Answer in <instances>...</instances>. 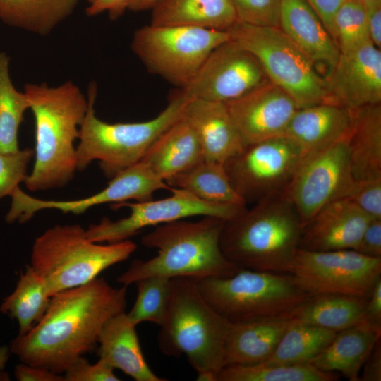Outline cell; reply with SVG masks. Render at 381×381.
I'll use <instances>...</instances> for the list:
<instances>
[{
    "label": "cell",
    "mask_w": 381,
    "mask_h": 381,
    "mask_svg": "<svg viewBox=\"0 0 381 381\" xmlns=\"http://www.w3.org/2000/svg\"><path fill=\"white\" fill-rule=\"evenodd\" d=\"M126 306V286H112L103 278L61 291L40 320L12 341L11 351L23 363L64 373L95 348L104 324Z\"/></svg>",
    "instance_id": "obj_1"
},
{
    "label": "cell",
    "mask_w": 381,
    "mask_h": 381,
    "mask_svg": "<svg viewBox=\"0 0 381 381\" xmlns=\"http://www.w3.org/2000/svg\"><path fill=\"white\" fill-rule=\"evenodd\" d=\"M35 119V162L24 183L30 191L60 188L77 169L76 147L80 126L88 102L71 81L58 87L27 84L25 92Z\"/></svg>",
    "instance_id": "obj_2"
},
{
    "label": "cell",
    "mask_w": 381,
    "mask_h": 381,
    "mask_svg": "<svg viewBox=\"0 0 381 381\" xmlns=\"http://www.w3.org/2000/svg\"><path fill=\"white\" fill-rule=\"evenodd\" d=\"M225 222L206 216L196 222L181 219L158 225L141 238L157 255L133 261L117 282L127 286L151 277L198 280L234 274L241 268L226 258L220 246Z\"/></svg>",
    "instance_id": "obj_3"
},
{
    "label": "cell",
    "mask_w": 381,
    "mask_h": 381,
    "mask_svg": "<svg viewBox=\"0 0 381 381\" xmlns=\"http://www.w3.org/2000/svg\"><path fill=\"white\" fill-rule=\"evenodd\" d=\"M303 225L286 193L262 200L226 221L220 238L226 258L240 268L290 274Z\"/></svg>",
    "instance_id": "obj_4"
},
{
    "label": "cell",
    "mask_w": 381,
    "mask_h": 381,
    "mask_svg": "<svg viewBox=\"0 0 381 381\" xmlns=\"http://www.w3.org/2000/svg\"><path fill=\"white\" fill-rule=\"evenodd\" d=\"M230 321L204 298L194 280L172 279V294L157 341L167 356L185 355L198 373L218 374L225 366Z\"/></svg>",
    "instance_id": "obj_5"
},
{
    "label": "cell",
    "mask_w": 381,
    "mask_h": 381,
    "mask_svg": "<svg viewBox=\"0 0 381 381\" xmlns=\"http://www.w3.org/2000/svg\"><path fill=\"white\" fill-rule=\"evenodd\" d=\"M97 89L96 84L91 83L87 109L80 126L76 147L77 169L83 170L97 160L104 174L110 179L142 161L155 141L183 116L188 100L181 89L171 95L167 107L152 119L109 123L95 115Z\"/></svg>",
    "instance_id": "obj_6"
},
{
    "label": "cell",
    "mask_w": 381,
    "mask_h": 381,
    "mask_svg": "<svg viewBox=\"0 0 381 381\" xmlns=\"http://www.w3.org/2000/svg\"><path fill=\"white\" fill-rule=\"evenodd\" d=\"M129 239L107 244L89 240L78 224L55 225L35 238L30 266L51 296L85 284L136 250Z\"/></svg>",
    "instance_id": "obj_7"
},
{
    "label": "cell",
    "mask_w": 381,
    "mask_h": 381,
    "mask_svg": "<svg viewBox=\"0 0 381 381\" xmlns=\"http://www.w3.org/2000/svg\"><path fill=\"white\" fill-rule=\"evenodd\" d=\"M194 281L207 303L233 322L286 316L311 296L291 274L241 268Z\"/></svg>",
    "instance_id": "obj_8"
},
{
    "label": "cell",
    "mask_w": 381,
    "mask_h": 381,
    "mask_svg": "<svg viewBox=\"0 0 381 381\" xmlns=\"http://www.w3.org/2000/svg\"><path fill=\"white\" fill-rule=\"evenodd\" d=\"M228 31L231 40L257 58L270 82L287 93L298 109L337 104L325 78L279 27L238 22Z\"/></svg>",
    "instance_id": "obj_9"
},
{
    "label": "cell",
    "mask_w": 381,
    "mask_h": 381,
    "mask_svg": "<svg viewBox=\"0 0 381 381\" xmlns=\"http://www.w3.org/2000/svg\"><path fill=\"white\" fill-rule=\"evenodd\" d=\"M230 39L229 31L150 24L134 32L131 49L150 73L183 89L210 54Z\"/></svg>",
    "instance_id": "obj_10"
},
{
    "label": "cell",
    "mask_w": 381,
    "mask_h": 381,
    "mask_svg": "<svg viewBox=\"0 0 381 381\" xmlns=\"http://www.w3.org/2000/svg\"><path fill=\"white\" fill-rule=\"evenodd\" d=\"M302 162L298 148L282 135L246 145L224 166L247 205L286 193Z\"/></svg>",
    "instance_id": "obj_11"
},
{
    "label": "cell",
    "mask_w": 381,
    "mask_h": 381,
    "mask_svg": "<svg viewBox=\"0 0 381 381\" xmlns=\"http://www.w3.org/2000/svg\"><path fill=\"white\" fill-rule=\"evenodd\" d=\"M169 190L171 195L161 200L112 204V208L128 207L129 215L116 221L103 218L99 223L90 225L85 230L87 238L96 243H116L128 239L145 227L191 217H215L228 221L248 207L245 205L207 202L181 188L171 187Z\"/></svg>",
    "instance_id": "obj_12"
},
{
    "label": "cell",
    "mask_w": 381,
    "mask_h": 381,
    "mask_svg": "<svg viewBox=\"0 0 381 381\" xmlns=\"http://www.w3.org/2000/svg\"><path fill=\"white\" fill-rule=\"evenodd\" d=\"M290 274L310 296L330 294L367 298L381 277V258L352 249L315 251L299 248Z\"/></svg>",
    "instance_id": "obj_13"
},
{
    "label": "cell",
    "mask_w": 381,
    "mask_h": 381,
    "mask_svg": "<svg viewBox=\"0 0 381 381\" xmlns=\"http://www.w3.org/2000/svg\"><path fill=\"white\" fill-rule=\"evenodd\" d=\"M347 135L305 159L286 193L303 226L325 206L349 198L353 191L356 181L350 168Z\"/></svg>",
    "instance_id": "obj_14"
},
{
    "label": "cell",
    "mask_w": 381,
    "mask_h": 381,
    "mask_svg": "<svg viewBox=\"0 0 381 381\" xmlns=\"http://www.w3.org/2000/svg\"><path fill=\"white\" fill-rule=\"evenodd\" d=\"M270 81L257 58L231 39L217 47L185 88L188 99L229 103Z\"/></svg>",
    "instance_id": "obj_15"
},
{
    "label": "cell",
    "mask_w": 381,
    "mask_h": 381,
    "mask_svg": "<svg viewBox=\"0 0 381 381\" xmlns=\"http://www.w3.org/2000/svg\"><path fill=\"white\" fill-rule=\"evenodd\" d=\"M170 188L147 164L140 161L115 175L102 190L81 199L64 201L41 200L29 195L18 187L11 195L12 201L6 220L9 223L15 221L25 222L36 212L46 209L79 214L102 204H114L130 200L138 202L150 200L155 192Z\"/></svg>",
    "instance_id": "obj_16"
},
{
    "label": "cell",
    "mask_w": 381,
    "mask_h": 381,
    "mask_svg": "<svg viewBox=\"0 0 381 381\" xmlns=\"http://www.w3.org/2000/svg\"><path fill=\"white\" fill-rule=\"evenodd\" d=\"M226 106L246 145L284 135L298 109L294 99L270 81Z\"/></svg>",
    "instance_id": "obj_17"
},
{
    "label": "cell",
    "mask_w": 381,
    "mask_h": 381,
    "mask_svg": "<svg viewBox=\"0 0 381 381\" xmlns=\"http://www.w3.org/2000/svg\"><path fill=\"white\" fill-rule=\"evenodd\" d=\"M334 100L349 110L381 103V51L371 42L340 53L325 76Z\"/></svg>",
    "instance_id": "obj_18"
},
{
    "label": "cell",
    "mask_w": 381,
    "mask_h": 381,
    "mask_svg": "<svg viewBox=\"0 0 381 381\" xmlns=\"http://www.w3.org/2000/svg\"><path fill=\"white\" fill-rule=\"evenodd\" d=\"M370 219L349 198L334 200L303 226L300 248L315 251L356 250Z\"/></svg>",
    "instance_id": "obj_19"
},
{
    "label": "cell",
    "mask_w": 381,
    "mask_h": 381,
    "mask_svg": "<svg viewBox=\"0 0 381 381\" xmlns=\"http://www.w3.org/2000/svg\"><path fill=\"white\" fill-rule=\"evenodd\" d=\"M351 123V111L332 103L298 109L284 134L301 152L303 162L344 138Z\"/></svg>",
    "instance_id": "obj_20"
},
{
    "label": "cell",
    "mask_w": 381,
    "mask_h": 381,
    "mask_svg": "<svg viewBox=\"0 0 381 381\" xmlns=\"http://www.w3.org/2000/svg\"><path fill=\"white\" fill-rule=\"evenodd\" d=\"M183 117L195 132L205 160L224 164L246 146L225 103L190 99Z\"/></svg>",
    "instance_id": "obj_21"
},
{
    "label": "cell",
    "mask_w": 381,
    "mask_h": 381,
    "mask_svg": "<svg viewBox=\"0 0 381 381\" xmlns=\"http://www.w3.org/2000/svg\"><path fill=\"white\" fill-rule=\"evenodd\" d=\"M279 27L315 66L322 64L329 73L336 65L339 49L306 0H281Z\"/></svg>",
    "instance_id": "obj_22"
},
{
    "label": "cell",
    "mask_w": 381,
    "mask_h": 381,
    "mask_svg": "<svg viewBox=\"0 0 381 381\" xmlns=\"http://www.w3.org/2000/svg\"><path fill=\"white\" fill-rule=\"evenodd\" d=\"M291 322L288 315L230 322L225 345V365L266 361Z\"/></svg>",
    "instance_id": "obj_23"
},
{
    "label": "cell",
    "mask_w": 381,
    "mask_h": 381,
    "mask_svg": "<svg viewBox=\"0 0 381 381\" xmlns=\"http://www.w3.org/2000/svg\"><path fill=\"white\" fill-rule=\"evenodd\" d=\"M135 325L126 312L119 313L103 326L99 335L97 354L114 369L122 370L136 381H165L147 363Z\"/></svg>",
    "instance_id": "obj_24"
},
{
    "label": "cell",
    "mask_w": 381,
    "mask_h": 381,
    "mask_svg": "<svg viewBox=\"0 0 381 381\" xmlns=\"http://www.w3.org/2000/svg\"><path fill=\"white\" fill-rule=\"evenodd\" d=\"M380 336V330L363 320L337 332L310 363L320 370L339 373L351 381H359L363 365Z\"/></svg>",
    "instance_id": "obj_25"
},
{
    "label": "cell",
    "mask_w": 381,
    "mask_h": 381,
    "mask_svg": "<svg viewBox=\"0 0 381 381\" xmlns=\"http://www.w3.org/2000/svg\"><path fill=\"white\" fill-rule=\"evenodd\" d=\"M349 159L356 181L381 178V103L351 110Z\"/></svg>",
    "instance_id": "obj_26"
},
{
    "label": "cell",
    "mask_w": 381,
    "mask_h": 381,
    "mask_svg": "<svg viewBox=\"0 0 381 381\" xmlns=\"http://www.w3.org/2000/svg\"><path fill=\"white\" fill-rule=\"evenodd\" d=\"M203 160L199 139L183 116L155 141L142 159L163 181Z\"/></svg>",
    "instance_id": "obj_27"
},
{
    "label": "cell",
    "mask_w": 381,
    "mask_h": 381,
    "mask_svg": "<svg viewBox=\"0 0 381 381\" xmlns=\"http://www.w3.org/2000/svg\"><path fill=\"white\" fill-rule=\"evenodd\" d=\"M150 24L228 31L238 22L231 0H157Z\"/></svg>",
    "instance_id": "obj_28"
},
{
    "label": "cell",
    "mask_w": 381,
    "mask_h": 381,
    "mask_svg": "<svg viewBox=\"0 0 381 381\" xmlns=\"http://www.w3.org/2000/svg\"><path fill=\"white\" fill-rule=\"evenodd\" d=\"M367 298L330 294L311 296L288 317L296 322L337 332L365 320Z\"/></svg>",
    "instance_id": "obj_29"
},
{
    "label": "cell",
    "mask_w": 381,
    "mask_h": 381,
    "mask_svg": "<svg viewBox=\"0 0 381 381\" xmlns=\"http://www.w3.org/2000/svg\"><path fill=\"white\" fill-rule=\"evenodd\" d=\"M79 0H0L6 23L45 35L68 17Z\"/></svg>",
    "instance_id": "obj_30"
},
{
    "label": "cell",
    "mask_w": 381,
    "mask_h": 381,
    "mask_svg": "<svg viewBox=\"0 0 381 381\" xmlns=\"http://www.w3.org/2000/svg\"><path fill=\"white\" fill-rule=\"evenodd\" d=\"M164 181L207 202L246 205L232 186L224 164L219 162L203 160Z\"/></svg>",
    "instance_id": "obj_31"
},
{
    "label": "cell",
    "mask_w": 381,
    "mask_h": 381,
    "mask_svg": "<svg viewBox=\"0 0 381 381\" xmlns=\"http://www.w3.org/2000/svg\"><path fill=\"white\" fill-rule=\"evenodd\" d=\"M51 297L42 278L27 265L14 291L2 302L0 310L17 321L18 335H23L42 318Z\"/></svg>",
    "instance_id": "obj_32"
},
{
    "label": "cell",
    "mask_w": 381,
    "mask_h": 381,
    "mask_svg": "<svg viewBox=\"0 0 381 381\" xmlns=\"http://www.w3.org/2000/svg\"><path fill=\"white\" fill-rule=\"evenodd\" d=\"M336 333L318 326L292 321L273 353L265 362L280 365L310 363Z\"/></svg>",
    "instance_id": "obj_33"
},
{
    "label": "cell",
    "mask_w": 381,
    "mask_h": 381,
    "mask_svg": "<svg viewBox=\"0 0 381 381\" xmlns=\"http://www.w3.org/2000/svg\"><path fill=\"white\" fill-rule=\"evenodd\" d=\"M337 378L336 373L320 370L311 363L227 365L217 374V381H333Z\"/></svg>",
    "instance_id": "obj_34"
},
{
    "label": "cell",
    "mask_w": 381,
    "mask_h": 381,
    "mask_svg": "<svg viewBox=\"0 0 381 381\" xmlns=\"http://www.w3.org/2000/svg\"><path fill=\"white\" fill-rule=\"evenodd\" d=\"M9 59L0 52V152L18 151V133L23 115L29 109L24 92L13 85L9 75Z\"/></svg>",
    "instance_id": "obj_35"
},
{
    "label": "cell",
    "mask_w": 381,
    "mask_h": 381,
    "mask_svg": "<svg viewBox=\"0 0 381 381\" xmlns=\"http://www.w3.org/2000/svg\"><path fill=\"white\" fill-rule=\"evenodd\" d=\"M135 302L127 315L137 325L149 322L162 324L172 294V279L151 277L138 281Z\"/></svg>",
    "instance_id": "obj_36"
},
{
    "label": "cell",
    "mask_w": 381,
    "mask_h": 381,
    "mask_svg": "<svg viewBox=\"0 0 381 381\" xmlns=\"http://www.w3.org/2000/svg\"><path fill=\"white\" fill-rule=\"evenodd\" d=\"M333 38L340 53L353 51L371 42L368 31V8L344 0L333 18Z\"/></svg>",
    "instance_id": "obj_37"
},
{
    "label": "cell",
    "mask_w": 381,
    "mask_h": 381,
    "mask_svg": "<svg viewBox=\"0 0 381 381\" xmlns=\"http://www.w3.org/2000/svg\"><path fill=\"white\" fill-rule=\"evenodd\" d=\"M34 150L26 148L16 152H0V200L10 195L24 183L28 164L34 157Z\"/></svg>",
    "instance_id": "obj_38"
},
{
    "label": "cell",
    "mask_w": 381,
    "mask_h": 381,
    "mask_svg": "<svg viewBox=\"0 0 381 381\" xmlns=\"http://www.w3.org/2000/svg\"><path fill=\"white\" fill-rule=\"evenodd\" d=\"M238 22L257 26H279L281 0H231Z\"/></svg>",
    "instance_id": "obj_39"
},
{
    "label": "cell",
    "mask_w": 381,
    "mask_h": 381,
    "mask_svg": "<svg viewBox=\"0 0 381 381\" xmlns=\"http://www.w3.org/2000/svg\"><path fill=\"white\" fill-rule=\"evenodd\" d=\"M114 368L99 359L91 364L83 356L75 361L64 373L65 381H118Z\"/></svg>",
    "instance_id": "obj_40"
},
{
    "label": "cell",
    "mask_w": 381,
    "mask_h": 381,
    "mask_svg": "<svg viewBox=\"0 0 381 381\" xmlns=\"http://www.w3.org/2000/svg\"><path fill=\"white\" fill-rule=\"evenodd\" d=\"M349 198L370 218L381 219V178L356 181Z\"/></svg>",
    "instance_id": "obj_41"
},
{
    "label": "cell",
    "mask_w": 381,
    "mask_h": 381,
    "mask_svg": "<svg viewBox=\"0 0 381 381\" xmlns=\"http://www.w3.org/2000/svg\"><path fill=\"white\" fill-rule=\"evenodd\" d=\"M355 250L368 257L381 258V219H370Z\"/></svg>",
    "instance_id": "obj_42"
},
{
    "label": "cell",
    "mask_w": 381,
    "mask_h": 381,
    "mask_svg": "<svg viewBox=\"0 0 381 381\" xmlns=\"http://www.w3.org/2000/svg\"><path fill=\"white\" fill-rule=\"evenodd\" d=\"M14 374L16 378L20 381H64V376L61 374L23 362L16 366Z\"/></svg>",
    "instance_id": "obj_43"
},
{
    "label": "cell",
    "mask_w": 381,
    "mask_h": 381,
    "mask_svg": "<svg viewBox=\"0 0 381 381\" xmlns=\"http://www.w3.org/2000/svg\"><path fill=\"white\" fill-rule=\"evenodd\" d=\"M365 320L381 331V277L376 280L367 298Z\"/></svg>",
    "instance_id": "obj_44"
},
{
    "label": "cell",
    "mask_w": 381,
    "mask_h": 381,
    "mask_svg": "<svg viewBox=\"0 0 381 381\" xmlns=\"http://www.w3.org/2000/svg\"><path fill=\"white\" fill-rule=\"evenodd\" d=\"M129 0H88L87 16H93L107 11L111 19L121 16L128 8Z\"/></svg>",
    "instance_id": "obj_45"
},
{
    "label": "cell",
    "mask_w": 381,
    "mask_h": 381,
    "mask_svg": "<svg viewBox=\"0 0 381 381\" xmlns=\"http://www.w3.org/2000/svg\"><path fill=\"white\" fill-rule=\"evenodd\" d=\"M332 36L334 16L344 0H306ZM334 39V38H333Z\"/></svg>",
    "instance_id": "obj_46"
},
{
    "label": "cell",
    "mask_w": 381,
    "mask_h": 381,
    "mask_svg": "<svg viewBox=\"0 0 381 381\" xmlns=\"http://www.w3.org/2000/svg\"><path fill=\"white\" fill-rule=\"evenodd\" d=\"M361 381L381 380V343L380 338L373 346L370 355L363 365Z\"/></svg>",
    "instance_id": "obj_47"
},
{
    "label": "cell",
    "mask_w": 381,
    "mask_h": 381,
    "mask_svg": "<svg viewBox=\"0 0 381 381\" xmlns=\"http://www.w3.org/2000/svg\"><path fill=\"white\" fill-rule=\"evenodd\" d=\"M368 8V31L371 43L377 48L381 47V4Z\"/></svg>",
    "instance_id": "obj_48"
},
{
    "label": "cell",
    "mask_w": 381,
    "mask_h": 381,
    "mask_svg": "<svg viewBox=\"0 0 381 381\" xmlns=\"http://www.w3.org/2000/svg\"><path fill=\"white\" fill-rule=\"evenodd\" d=\"M157 0H129L127 9L140 11L151 8Z\"/></svg>",
    "instance_id": "obj_49"
},
{
    "label": "cell",
    "mask_w": 381,
    "mask_h": 381,
    "mask_svg": "<svg viewBox=\"0 0 381 381\" xmlns=\"http://www.w3.org/2000/svg\"><path fill=\"white\" fill-rule=\"evenodd\" d=\"M359 3L366 7H370L373 5L381 4V0H351Z\"/></svg>",
    "instance_id": "obj_50"
}]
</instances>
